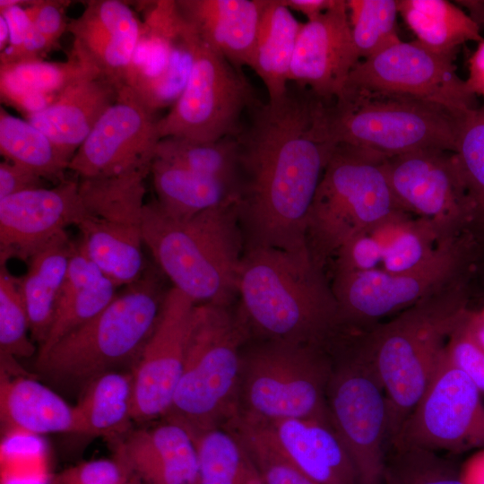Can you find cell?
Returning a JSON list of instances; mask_svg holds the SVG:
<instances>
[{"instance_id": "obj_1", "label": "cell", "mask_w": 484, "mask_h": 484, "mask_svg": "<svg viewBox=\"0 0 484 484\" xmlns=\"http://www.w3.org/2000/svg\"><path fill=\"white\" fill-rule=\"evenodd\" d=\"M324 100L290 82L277 100L258 103L236 135L235 198L245 249L268 247L310 257L307 221L335 149Z\"/></svg>"}, {"instance_id": "obj_2", "label": "cell", "mask_w": 484, "mask_h": 484, "mask_svg": "<svg viewBox=\"0 0 484 484\" xmlns=\"http://www.w3.org/2000/svg\"><path fill=\"white\" fill-rule=\"evenodd\" d=\"M238 296L250 334L258 340L331 348L348 326L324 271L310 257L268 247L245 249Z\"/></svg>"}, {"instance_id": "obj_3", "label": "cell", "mask_w": 484, "mask_h": 484, "mask_svg": "<svg viewBox=\"0 0 484 484\" xmlns=\"http://www.w3.org/2000/svg\"><path fill=\"white\" fill-rule=\"evenodd\" d=\"M144 245L159 270L196 305H231L245 252L236 198L179 219L156 200L145 203Z\"/></svg>"}, {"instance_id": "obj_4", "label": "cell", "mask_w": 484, "mask_h": 484, "mask_svg": "<svg viewBox=\"0 0 484 484\" xmlns=\"http://www.w3.org/2000/svg\"><path fill=\"white\" fill-rule=\"evenodd\" d=\"M467 309L464 286L458 280L392 320L361 330L386 395L387 448L424 393L450 333Z\"/></svg>"}, {"instance_id": "obj_5", "label": "cell", "mask_w": 484, "mask_h": 484, "mask_svg": "<svg viewBox=\"0 0 484 484\" xmlns=\"http://www.w3.org/2000/svg\"><path fill=\"white\" fill-rule=\"evenodd\" d=\"M168 290L160 272L147 266L140 279L125 286L96 316L37 356V371L53 383L83 389L100 375L127 365L133 369Z\"/></svg>"}, {"instance_id": "obj_6", "label": "cell", "mask_w": 484, "mask_h": 484, "mask_svg": "<svg viewBox=\"0 0 484 484\" xmlns=\"http://www.w3.org/2000/svg\"><path fill=\"white\" fill-rule=\"evenodd\" d=\"M251 337L238 308L195 305L181 376L165 419L195 437L238 413L242 352Z\"/></svg>"}, {"instance_id": "obj_7", "label": "cell", "mask_w": 484, "mask_h": 484, "mask_svg": "<svg viewBox=\"0 0 484 484\" xmlns=\"http://www.w3.org/2000/svg\"><path fill=\"white\" fill-rule=\"evenodd\" d=\"M387 159L368 149L336 145L307 221V246L318 269L324 271L329 260L351 237L406 212L391 187Z\"/></svg>"}, {"instance_id": "obj_8", "label": "cell", "mask_w": 484, "mask_h": 484, "mask_svg": "<svg viewBox=\"0 0 484 484\" xmlns=\"http://www.w3.org/2000/svg\"><path fill=\"white\" fill-rule=\"evenodd\" d=\"M333 367L332 350L324 346L268 340L246 344L237 415L253 423L302 419L332 425L326 392Z\"/></svg>"}, {"instance_id": "obj_9", "label": "cell", "mask_w": 484, "mask_h": 484, "mask_svg": "<svg viewBox=\"0 0 484 484\" xmlns=\"http://www.w3.org/2000/svg\"><path fill=\"white\" fill-rule=\"evenodd\" d=\"M462 116L428 100L344 89L327 101L328 133L335 143L386 157L422 150L454 152Z\"/></svg>"}, {"instance_id": "obj_10", "label": "cell", "mask_w": 484, "mask_h": 484, "mask_svg": "<svg viewBox=\"0 0 484 484\" xmlns=\"http://www.w3.org/2000/svg\"><path fill=\"white\" fill-rule=\"evenodd\" d=\"M332 354L333 367L326 392L332 425L361 484H381L388 445V406L361 330H347L333 346Z\"/></svg>"}, {"instance_id": "obj_11", "label": "cell", "mask_w": 484, "mask_h": 484, "mask_svg": "<svg viewBox=\"0 0 484 484\" xmlns=\"http://www.w3.org/2000/svg\"><path fill=\"white\" fill-rule=\"evenodd\" d=\"M184 22L192 54L191 70L179 98L158 120L160 137L210 142L235 136L242 126L243 116L260 102L242 70L213 50Z\"/></svg>"}, {"instance_id": "obj_12", "label": "cell", "mask_w": 484, "mask_h": 484, "mask_svg": "<svg viewBox=\"0 0 484 484\" xmlns=\"http://www.w3.org/2000/svg\"><path fill=\"white\" fill-rule=\"evenodd\" d=\"M467 248L461 235L444 241L431 259L410 272L391 273L377 268L333 274L331 287L344 323L356 329L370 328L460 280Z\"/></svg>"}, {"instance_id": "obj_13", "label": "cell", "mask_w": 484, "mask_h": 484, "mask_svg": "<svg viewBox=\"0 0 484 484\" xmlns=\"http://www.w3.org/2000/svg\"><path fill=\"white\" fill-rule=\"evenodd\" d=\"M480 393L445 347L424 393L389 447L416 446L451 454L484 448Z\"/></svg>"}, {"instance_id": "obj_14", "label": "cell", "mask_w": 484, "mask_h": 484, "mask_svg": "<svg viewBox=\"0 0 484 484\" xmlns=\"http://www.w3.org/2000/svg\"><path fill=\"white\" fill-rule=\"evenodd\" d=\"M455 57L434 52L416 39L401 40L360 60L344 89L421 99L463 116L478 107L476 96L456 73Z\"/></svg>"}, {"instance_id": "obj_15", "label": "cell", "mask_w": 484, "mask_h": 484, "mask_svg": "<svg viewBox=\"0 0 484 484\" xmlns=\"http://www.w3.org/2000/svg\"><path fill=\"white\" fill-rule=\"evenodd\" d=\"M386 170L401 207L432 222L444 239L461 236L474 220L454 152L422 149L388 157Z\"/></svg>"}, {"instance_id": "obj_16", "label": "cell", "mask_w": 484, "mask_h": 484, "mask_svg": "<svg viewBox=\"0 0 484 484\" xmlns=\"http://www.w3.org/2000/svg\"><path fill=\"white\" fill-rule=\"evenodd\" d=\"M154 114L124 85L75 152L68 169L79 177H98L151 168L160 140Z\"/></svg>"}, {"instance_id": "obj_17", "label": "cell", "mask_w": 484, "mask_h": 484, "mask_svg": "<svg viewBox=\"0 0 484 484\" xmlns=\"http://www.w3.org/2000/svg\"><path fill=\"white\" fill-rule=\"evenodd\" d=\"M147 11L125 85L156 112L172 107L179 98L192 54L175 1L152 2Z\"/></svg>"}, {"instance_id": "obj_18", "label": "cell", "mask_w": 484, "mask_h": 484, "mask_svg": "<svg viewBox=\"0 0 484 484\" xmlns=\"http://www.w3.org/2000/svg\"><path fill=\"white\" fill-rule=\"evenodd\" d=\"M195 303L171 287L157 324L133 370L134 421L147 422L169 411L178 384Z\"/></svg>"}, {"instance_id": "obj_19", "label": "cell", "mask_w": 484, "mask_h": 484, "mask_svg": "<svg viewBox=\"0 0 484 484\" xmlns=\"http://www.w3.org/2000/svg\"><path fill=\"white\" fill-rule=\"evenodd\" d=\"M84 214L78 180L0 199V264L10 259L28 262L67 227H76Z\"/></svg>"}, {"instance_id": "obj_20", "label": "cell", "mask_w": 484, "mask_h": 484, "mask_svg": "<svg viewBox=\"0 0 484 484\" xmlns=\"http://www.w3.org/2000/svg\"><path fill=\"white\" fill-rule=\"evenodd\" d=\"M359 62L347 1L336 0L320 16L302 23L290 82L309 89L323 99L333 100L342 92Z\"/></svg>"}, {"instance_id": "obj_21", "label": "cell", "mask_w": 484, "mask_h": 484, "mask_svg": "<svg viewBox=\"0 0 484 484\" xmlns=\"http://www.w3.org/2000/svg\"><path fill=\"white\" fill-rule=\"evenodd\" d=\"M143 22L125 2L93 0L68 22L72 52L118 86L125 81L142 35Z\"/></svg>"}, {"instance_id": "obj_22", "label": "cell", "mask_w": 484, "mask_h": 484, "mask_svg": "<svg viewBox=\"0 0 484 484\" xmlns=\"http://www.w3.org/2000/svg\"><path fill=\"white\" fill-rule=\"evenodd\" d=\"M248 423L319 484H361L352 459L331 424L302 419Z\"/></svg>"}, {"instance_id": "obj_23", "label": "cell", "mask_w": 484, "mask_h": 484, "mask_svg": "<svg viewBox=\"0 0 484 484\" xmlns=\"http://www.w3.org/2000/svg\"><path fill=\"white\" fill-rule=\"evenodd\" d=\"M123 458L142 484H200L195 443L182 426L165 419L151 428L131 430L115 440Z\"/></svg>"}, {"instance_id": "obj_24", "label": "cell", "mask_w": 484, "mask_h": 484, "mask_svg": "<svg viewBox=\"0 0 484 484\" xmlns=\"http://www.w3.org/2000/svg\"><path fill=\"white\" fill-rule=\"evenodd\" d=\"M266 0H178L181 16L213 50L240 69L251 65Z\"/></svg>"}, {"instance_id": "obj_25", "label": "cell", "mask_w": 484, "mask_h": 484, "mask_svg": "<svg viewBox=\"0 0 484 484\" xmlns=\"http://www.w3.org/2000/svg\"><path fill=\"white\" fill-rule=\"evenodd\" d=\"M120 89L102 75L91 77L70 86L48 108L28 116L26 120L44 133L71 160L116 101Z\"/></svg>"}, {"instance_id": "obj_26", "label": "cell", "mask_w": 484, "mask_h": 484, "mask_svg": "<svg viewBox=\"0 0 484 484\" xmlns=\"http://www.w3.org/2000/svg\"><path fill=\"white\" fill-rule=\"evenodd\" d=\"M0 419L5 434L76 433L73 406L38 380L0 372Z\"/></svg>"}, {"instance_id": "obj_27", "label": "cell", "mask_w": 484, "mask_h": 484, "mask_svg": "<svg viewBox=\"0 0 484 484\" xmlns=\"http://www.w3.org/2000/svg\"><path fill=\"white\" fill-rule=\"evenodd\" d=\"M97 75L101 74L72 51L65 62L0 64L1 99L27 117L48 108L70 86Z\"/></svg>"}, {"instance_id": "obj_28", "label": "cell", "mask_w": 484, "mask_h": 484, "mask_svg": "<svg viewBox=\"0 0 484 484\" xmlns=\"http://www.w3.org/2000/svg\"><path fill=\"white\" fill-rule=\"evenodd\" d=\"M74 244L66 231L58 235L30 257L26 274L20 278L30 335L39 348L46 341L53 324Z\"/></svg>"}, {"instance_id": "obj_29", "label": "cell", "mask_w": 484, "mask_h": 484, "mask_svg": "<svg viewBox=\"0 0 484 484\" xmlns=\"http://www.w3.org/2000/svg\"><path fill=\"white\" fill-rule=\"evenodd\" d=\"M133 370H115L99 376L83 389L73 406L77 434L117 440L134 421Z\"/></svg>"}, {"instance_id": "obj_30", "label": "cell", "mask_w": 484, "mask_h": 484, "mask_svg": "<svg viewBox=\"0 0 484 484\" xmlns=\"http://www.w3.org/2000/svg\"><path fill=\"white\" fill-rule=\"evenodd\" d=\"M76 227L81 246L117 287L127 286L143 274L147 265L142 225L106 223L83 217Z\"/></svg>"}, {"instance_id": "obj_31", "label": "cell", "mask_w": 484, "mask_h": 484, "mask_svg": "<svg viewBox=\"0 0 484 484\" xmlns=\"http://www.w3.org/2000/svg\"><path fill=\"white\" fill-rule=\"evenodd\" d=\"M301 26L281 0H266L250 68L264 82L268 100H277L287 91Z\"/></svg>"}, {"instance_id": "obj_32", "label": "cell", "mask_w": 484, "mask_h": 484, "mask_svg": "<svg viewBox=\"0 0 484 484\" xmlns=\"http://www.w3.org/2000/svg\"><path fill=\"white\" fill-rule=\"evenodd\" d=\"M398 11L416 40L430 50L455 56L461 45L481 41L480 27L446 0H399Z\"/></svg>"}, {"instance_id": "obj_33", "label": "cell", "mask_w": 484, "mask_h": 484, "mask_svg": "<svg viewBox=\"0 0 484 484\" xmlns=\"http://www.w3.org/2000/svg\"><path fill=\"white\" fill-rule=\"evenodd\" d=\"M151 174L156 201L175 218H190L235 198L229 184L159 159H154Z\"/></svg>"}, {"instance_id": "obj_34", "label": "cell", "mask_w": 484, "mask_h": 484, "mask_svg": "<svg viewBox=\"0 0 484 484\" xmlns=\"http://www.w3.org/2000/svg\"><path fill=\"white\" fill-rule=\"evenodd\" d=\"M151 168L98 177H79L78 190L85 215L101 222L142 225L144 180Z\"/></svg>"}, {"instance_id": "obj_35", "label": "cell", "mask_w": 484, "mask_h": 484, "mask_svg": "<svg viewBox=\"0 0 484 484\" xmlns=\"http://www.w3.org/2000/svg\"><path fill=\"white\" fill-rule=\"evenodd\" d=\"M0 151L6 160L22 166L44 180H65L70 160L39 129L26 119L0 112Z\"/></svg>"}, {"instance_id": "obj_36", "label": "cell", "mask_w": 484, "mask_h": 484, "mask_svg": "<svg viewBox=\"0 0 484 484\" xmlns=\"http://www.w3.org/2000/svg\"><path fill=\"white\" fill-rule=\"evenodd\" d=\"M200 484H265L241 440L224 426L194 437Z\"/></svg>"}, {"instance_id": "obj_37", "label": "cell", "mask_w": 484, "mask_h": 484, "mask_svg": "<svg viewBox=\"0 0 484 484\" xmlns=\"http://www.w3.org/2000/svg\"><path fill=\"white\" fill-rule=\"evenodd\" d=\"M380 238L384 249L380 269L391 273L419 268L431 259L446 240L432 222L421 218L412 220L409 213L385 222Z\"/></svg>"}, {"instance_id": "obj_38", "label": "cell", "mask_w": 484, "mask_h": 484, "mask_svg": "<svg viewBox=\"0 0 484 484\" xmlns=\"http://www.w3.org/2000/svg\"><path fill=\"white\" fill-rule=\"evenodd\" d=\"M155 159L224 181L235 193L238 161L236 135L210 142L165 137L157 144Z\"/></svg>"}, {"instance_id": "obj_39", "label": "cell", "mask_w": 484, "mask_h": 484, "mask_svg": "<svg viewBox=\"0 0 484 484\" xmlns=\"http://www.w3.org/2000/svg\"><path fill=\"white\" fill-rule=\"evenodd\" d=\"M347 7L359 61L401 41L397 27L398 1L349 0Z\"/></svg>"}, {"instance_id": "obj_40", "label": "cell", "mask_w": 484, "mask_h": 484, "mask_svg": "<svg viewBox=\"0 0 484 484\" xmlns=\"http://www.w3.org/2000/svg\"><path fill=\"white\" fill-rule=\"evenodd\" d=\"M381 484H464L459 469L436 452L416 446L391 445Z\"/></svg>"}, {"instance_id": "obj_41", "label": "cell", "mask_w": 484, "mask_h": 484, "mask_svg": "<svg viewBox=\"0 0 484 484\" xmlns=\"http://www.w3.org/2000/svg\"><path fill=\"white\" fill-rule=\"evenodd\" d=\"M454 153L474 220L484 222V105L462 116Z\"/></svg>"}, {"instance_id": "obj_42", "label": "cell", "mask_w": 484, "mask_h": 484, "mask_svg": "<svg viewBox=\"0 0 484 484\" xmlns=\"http://www.w3.org/2000/svg\"><path fill=\"white\" fill-rule=\"evenodd\" d=\"M20 278L0 264V356L30 358L36 352Z\"/></svg>"}, {"instance_id": "obj_43", "label": "cell", "mask_w": 484, "mask_h": 484, "mask_svg": "<svg viewBox=\"0 0 484 484\" xmlns=\"http://www.w3.org/2000/svg\"><path fill=\"white\" fill-rule=\"evenodd\" d=\"M223 426L244 444L265 484H319L290 462L255 426L237 415Z\"/></svg>"}, {"instance_id": "obj_44", "label": "cell", "mask_w": 484, "mask_h": 484, "mask_svg": "<svg viewBox=\"0 0 484 484\" xmlns=\"http://www.w3.org/2000/svg\"><path fill=\"white\" fill-rule=\"evenodd\" d=\"M117 286L106 276L90 288L61 301L44 343L37 356L47 352L61 338L101 312L116 297Z\"/></svg>"}, {"instance_id": "obj_45", "label": "cell", "mask_w": 484, "mask_h": 484, "mask_svg": "<svg viewBox=\"0 0 484 484\" xmlns=\"http://www.w3.org/2000/svg\"><path fill=\"white\" fill-rule=\"evenodd\" d=\"M49 484H142L128 463L114 454L112 458L82 462L55 473Z\"/></svg>"}, {"instance_id": "obj_46", "label": "cell", "mask_w": 484, "mask_h": 484, "mask_svg": "<svg viewBox=\"0 0 484 484\" xmlns=\"http://www.w3.org/2000/svg\"><path fill=\"white\" fill-rule=\"evenodd\" d=\"M466 312L450 333L445 351L454 365L484 393V350L466 324Z\"/></svg>"}, {"instance_id": "obj_47", "label": "cell", "mask_w": 484, "mask_h": 484, "mask_svg": "<svg viewBox=\"0 0 484 484\" xmlns=\"http://www.w3.org/2000/svg\"><path fill=\"white\" fill-rule=\"evenodd\" d=\"M384 249L372 232L365 231L349 238L333 256V274L364 272L379 268Z\"/></svg>"}, {"instance_id": "obj_48", "label": "cell", "mask_w": 484, "mask_h": 484, "mask_svg": "<svg viewBox=\"0 0 484 484\" xmlns=\"http://www.w3.org/2000/svg\"><path fill=\"white\" fill-rule=\"evenodd\" d=\"M69 4V1L38 0L30 1L25 8L36 30L54 47L67 30L66 8Z\"/></svg>"}, {"instance_id": "obj_49", "label": "cell", "mask_w": 484, "mask_h": 484, "mask_svg": "<svg viewBox=\"0 0 484 484\" xmlns=\"http://www.w3.org/2000/svg\"><path fill=\"white\" fill-rule=\"evenodd\" d=\"M44 179L32 171L8 160L0 163V199L44 187Z\"/></svg>"}, {"instance_id": "obj_50", "label": "cell", "mask_w": 484, "mask_h": 484, "mask_svg": "<svg viewBox=\"0 0 484 484\" xmlns=\"http://www.w3.org/2000/svg\"><path fill=\"white\" fill-rule=\"evenodd\" d=\"M465 82L472 94L484 99V39L469 59V75Z\"/></svg>"}, {"instance_id": "obj_51", "label": "cell", "mask_w": 484, "mask_h": 484, "mask_svg": "<svg viewBox=\"0 0 484 484\" xmlns=\"http://www.w3.org/2000/svg\"><path fill=\"white\" fill-rule=\"evenodd\" d=\"M464 484H484V448L473 453L459 469Z\"/></svg>"}, {"instance_id": "obj_52", "label": "cell", "mask_w": 484, "mask_h": 484, "mask_svg": "<svg viewBox=\"0 0 484 484\" xmlns=\"http://www.w3.org/2000/svg\"><path fill=\"white\" fill-rule=\"evenodd\" d=\"M290 11L298 12L307 16V21L314 20L330 9L336 0H281Z\"/></svg>"}, {"instance_id": "obj_53", "label": "cell", "mask_w": 484, "mask_h": 484, "mask_svg": "<svg viewBox=\"0 0 484 484\" xmlns=\"http://www.w3.org/2000/svg\"><path fill=\"white\" fill-rule=\"evenodd\" d=\"M465 320L472 335L484 350V315L480 311L474 312L468 309Z\"/></svg>"}, {"instance_id": "obj_54", "label": "cell", "mask_w": 484, "mask_h": 484, "mask_svg": "<svg viewBox=\"0 0 484 484\" xmlns=\"http://www.w3.org/2000/svg\"><path fill=\"white\" fill-rule=\"evenodd\" d=\"M465 5L471 10L469 14L475 22L480 27L482 21L484 22V2H464Z\"/></svg>"}, {"instance_id": "obj_55", "label": "cell", "mask_w": 484, "mask_h": 484, "mask_svg": "<svg viewBox=\"0 0 484 484\" xmlns=\"http://www.w3.org/2000/svg\"><path fill=\"white\" fill-rule=\"evenodd\" d=\"M10 40L9 26L4 16L0 15V50L3 51L6 48V44Z\"/></svg>"}, {"instance_id": "obj_56", "label": "cell", "mask_w": 484, "mask_h": 484, "mask_svg": "<svg viewBox=\"0 0 484 484\" xmlns=\"http://www.w3.org/2000/svg\"><path fill=\"white\" fill-rule=\"evenodd\" d=\"M480 312L484 315V308Z\"/></svg>"}]
</instances>
